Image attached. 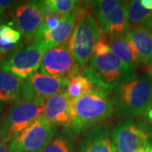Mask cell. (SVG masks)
Masks as SVG:
<instances>
[{"instance_id":"6da1fadb","label":"cell","mask_w":152,"mask_h":152,"mask_svg":"<svg viewBox=\"0 0 152 152\" xmlns=\"http://www.w3.org/2000/svg\"><path fill=\"white\" fill-rule=\"evenodd\" d=\"M83 73L92 84L107 91L115 90L121 84L137 77L136 72L129 70L114 55L107 43V35L102 32Z\"/></svg>"},{"instance_id":"7a4b0ae2","label":"cell","mask_w":152,"mask_h":152,"mask_svg":"<svg viewBox=\"0 0 152 152\" xmlns=\"http://www.w3.org/2000/svg\"><path fill=\"white\" fill-rule=\"evenodd\" d=\"M114 113L113 99L107 90L96 89L86 96L75 100V118L68 129L75 134L99 126L110 118Z\"/></svg>"},{"instance_id":"3957f363","label":"cell","mask_w":152,"mask_h":152,"mask_svg":"<svg viewBox=\"0 0 152 152\" xmlns=\"http://www.w3.org/2000/svg\"><path fill=\"white\" fill-rule=\"evenodd\" d=\"M112 99L118 116H145L152 103V77L142 75L121 84L114 90Z\"/></svg>"},{"instance_id":"277c9868","label":"cell","mask_w":152,"mask_h":152,"mask_svg":"<svg viewBox=\"0 0 152 152\" xmlns=\"http://www.w3.org/2000/svg\"><path fill=\"white\" fill-rule=\"evenodd\" d=\"M101 31L91 9L83 4L77 10V20L69 40V48L76 64L85 69L100 39Z\"/></svg>"},{"instance_id":"5b68a950","label":"cell","mask_w":152,"mask_h":152,"mask_svg":"<svg viewBox=\"0 0 152 152\" xmlns=\"http://www.w3.org/2000/svg\"><path fill=\"white\" fill-rule=\"evenodd\" d=\"M89 5L101 32L107 36H125L129 31L128 2L97 0Z\"/></svg>"},{"instance_id":"8992f818","label":"cell","mask_w":152,"mask_h":152,"mask_svg":"<svg viewBox=\"0 0 152 152\" xmlns=\"http://www.w3.org/2000/svg\"><path fill=\"white\" fill-rule=\"evenodd\" d=\"M46 102H17L0 120V140L10 143L43 113Z\"/></svg>"},{"instance_id":"52a82bcc","label":"cell","mask_w":152,"mask_h":152,"mask_svg":"<svg viewBox=\"0 0 152 152\" xmlns=\"http://www.w3.org/2000/svg\"><path fill=\"white\" fill-rule=\"evenodd\" d=\"M111 140L114 152H134L152 141V130L145 123L122 120L115 125Z\"/></svg>"},{"instance_id":"ba28073f","label":"cell","mask_w":152,"mask_h":152,"mask_svg":"<svg viewBox=\"0 0 152 152\" xmlns=\"http://www.w3.org/2000/svg\"><path fill=\"white\" fill-rule=\"evenodd\" d=\"M58 127L42 114L9 144V152H42L55 135Z\"/></svg>"},{"instance_id":"9c48e42d","label":"cell","mask_w":152,"mask_h":152,"mask_svg":"<svg viewBox=\"0 0 152 152\" xmlns=\"http://www.w3.org/2000/svg\"><path fill=\"white\" fill-rule=\"evenodd\" d=\"M46 50L39 42L20 48L11 53L0 64V69L18 77L21 80H26L37 73L41 67Z\"/></svg>"},{"instance_id":"30bf717a","label":"cell","mask_w":152,"mask_h":152,"mask_svg":"<svg viewBox=\"0 0 152 152\" xmlns=\"http://www.w3.org/2000/svg\"><path fill=\"white\" fill-rule=\"evenodd\" d=\"M69 79L63 76H49L37 72L23 80L18 102H46L48 98L66 92Z\"/></svg>"},{"instance_id":"8fae6325","label":"cell","mask_w":152,"mask_h":152,"mask_svg":"<svg viewBox=\"0 0 152 152\" xmlns=\"http://www.w3.org/2000/svg\"><path fill=\"white\" fill-rule=\"evenodd\" d=\"M40 73L49 76H63L70 78L82 74L76 64L68 43L59 45L44 53L40 67Z\"/></svg>"},{"instance_id":"7c38bea8","label":"cell","mask_w":152,"mask_h":152,"mask_svg":"<svg viewBox=\"0 0 152 152\" xmlns=\"http://www.w3.org/2000/svg\"><path fill=\"white\" fill-rule=\"evenodd\" d=\"M44 14L39 1L26 2L18 5L14 13V23L28 43H33L39 36Z\"/></svg>"},{"instance_id":"4fadbf2b","label":"cell","mask_w":152,"mask_h":152,"mask_svg":"<svg viewBox=\"0 0 152 152\" xmlns=\"http://www.w3.org/2000/svg\"><path fill=\"white\" fill-rule=\"evenodd\" d=\"M42 116L56 127L69 129L75 118V100L67 92L55 95L46 101Z\"/></svg>"},{"instance_id":"5bb4252c","label":"cell","mask_w":152,"mask_h":152,"mask_svg":"<svg viewBox=\"0 0 152 152\" xmlns=\"http://www.w3.org/2000/svg\"><path fill=\"white\" fill-rule=\"evenodd\" d=\"M77 20V10L62 17L58 26L55 30L43 33L36 40L42 45L46 52L50 49L66 43L69 40ZM35 41V42H36Z\"/></svg>"},{"instance_id":"9a60e30c","label":"cell","mask_w":152,"mask_h":152,"mask_svg":"<svg viewBox=\"0 0 152 152\" xmlns=\"http://www.w3.org/2000/svg\"><path fill=\"white\" fill-rule=\"evenodd\" d=\"M125 37L134 49L140 63L148 69L152 64V31L146 28H129Z\"/></svg>"},{"instance_id":"2e32d148","label":"cell","mask_w":152,"mask_h":152,"mask_svg":"<svg viewBox=\"0 0 152 152\" xmlns=\"http://www.w3.org/2000/svg\"><path fill=\"white\" fill-rule=\"evenodd\" d=\"M110 128L99 125L86 133L80 144L79 152H114Z\"/></svg>"},{"instance_id":"e0dca14e","label":"cell","mask_w":152,"mask_h":152,"mask_svg":"<svg viewBox=\"0 0 152 152\" xmlns=\"http://www.w3.org/2000/svg\"><path fill=\"white\" fill-rule=\"evenodd\" d=\"M107 40L114 55L132 72H135L140 64L134 49L131 46L125 36H107Z\"/></svg>"},{"instance_id":"ac0fdd59","label":"cell","mask_w":152,"mask_h":152,"mask_svg":"<svg viewBox=\"0 0 152 152\" xmlns=\"http://www.w3.org/2000/svg\"><path fill=\"white\" fill-rule=\"evenodd\" d=\"M23 80L0 69V102H18Z\"/></svg>"},{"instance_id":"d6986e66","label":"cell","mask_w":152,"mask_h":152,"mask_svg":"<svg viewBox=\"0 0 152 152\" xmlns=\"http://www.w3.org/2000/svg\"><path fill=\"white\" fill-rule=\"evenodd\" d=\"M129 27H143L152 31V10L145 9L140 0L128 2Z\"/></svg>"},{"instance_id":"ffe728a7","label":"cell","mask_w":152,"mask_h":152,"mask_svg":"<svg viewBox=\"0 0 152 152\" xmlns=\"http://www.w3.org/2000/svg\"><path fill=\"white\" fill-rule=\"evenodd\" d=\"M75 134L68 129L57 131L52 140L42 152H74Z\"/></svg>"},{"instance_id":"44dd1931","label":"cell","mask_w":152,"mask_h":152,"mask_svg":"<svg viewBox=\"0 0 152 152\" xmlns=\"http://www.w3.org/2000/svg\"><path fill=\"white\" fill-rule=\"evenodd\" d=\"M21 39V33L15 29L7 26H0V53L4 58L22 48L19 43Z\"/></svg>"},{"instance_id":"7402d4cb","label":"cell","mask_w":152,"mask_h":152,"mask_svg":"<svg viewBox=\"0 0 152 152\" xmlns=\"http://www.w3.org/2000/svg\"><path fill=\"white\" fill-rule=\"evenodd\" d=\"M39 3L44 15L55 13L62 16L78 10L83 4V2L76 0H45L39 1Z\"/></svg>"},{"instance_id":"603a6c76","label":"cell","mask_w":152,"mask_h":152,"mask_svg":"<svg viewBox=\"0 0 152 152\" xmlns=\"http://www.w3.org/2000/svg\"><path fill=\"white\" fill-rule=\"evenodd\" d=\"M93 90V84L89 79L83 74H79L69 78L66 92L71 99L77 100L91 92Z\"/></svg>"},{"instance_id":"cb8c5ba5","label":"cell","mask_w":152,"mask_h":152,"mask_svg":"<svg viewBox=\"0 0 152 152\" xmlns=\"http://www.w3.org/2000/svg\"><path fill=\"white\" fill-rule=\"evenodd\" d=\"M62 17H63L62 15H59L55 14V13H48V14L44 15L43 23H42V26L41 30H40L38 37L40 36H42L46 31L55 30L58 26Z\"/></svg>"},{"instance_id":"d4e9b609","label":"cell","mask_w":152,"mask_h":152,"mask_svg":"<svg viewBox=\"0 0 152 152\" xmlns=\"http://www.w3.org/2000/svg\"><path fill=\"white\" fill-rule=\"evenodd\" d=\"M13 4L14 2L10 0H0V12L4 14L6 10H8Z\"/></svg>"},{"instance_id":"484cf974","label":"cell","mask_w":152,"mask_h":152,"mask_svg":"<svg viewBox=\"0 0 152 152\" xmlns=\"http://www.w3.org/2000/svg\"><path fill=\"white\" fill-rule=\"evenodd\" d=\"M134 152H152V141L145 144L144 146Z\"/></svg>"},{"instance_id":"4316f807","label":"cell","mask_w":152,"mask_h":152,"mask_svg":"<svg viewBox=\"0 0 152 152\" xmlns=\"http://www.w3.org/2000/svg\"><path fill=\"white\" fill-rule=\"evenodd\" d=\"M141 5L149 10H152V0H140Z\"/></svg>"},{"instance_id":"83f0119b","label":"cell","mask_w":152,"mask_h":152,"mask_svg":"<svg viewBox=\"0 0 152 152\" xmlns=\"http://www.w3.org/2000/svg\"><path fill=\"white\" fill-rule=\"evenodd\" d=\"M145 117H146V118L147 120H148V122H149V124L152 126V103L151 105V107H150L149 110H148V112H147Z\"/></svg>"},{"instance_id":"f1b7e54d","label":"cell","mask_w":152,"mask_h":152,"mask_svg":"<svg viewBox=\"0 0 152 152\" xmlns=\"http://www.w3.org/2000/svg\"><path fill=\"white\" fill-rule=\"evenodd\" d=\"M0 152H9L7 145L1 140H0Z\"/></svg>"},{"instance_id":"f546056e","label":"cell","mask_w":152,"mask_h":152,"mask_svg":"<svg viewBox=\"0 0 152 152\" xmlns=\"http://www.w3.org/2000/svg\"><path fill=\"white\" fill-rule=\"evenodd\" d=\"M4 14H0V26L1 25H4V24H2L4 20Z\"/></svg>"},{"instance_id":"4dcf8cb0","label":"cell","mask_w":152,"mask_h":152,"mask_svg":"<svg viewBox=\"0 0 152 152\" xmlns=\"http://www.w3.org/2000/svg\"><path fill=\"white\" fill-rule=\"evenodd\" d=\"M4 60V57L3 55L1 54V53H0V64H2V62H3Z\"/></svg>"},{"instance_id":"1f68e13d","label":"cell","mask_w":152,"mask_h":152,"mask_svg":"<svg viewBox=\"0 0 152 152\" xmlns=\"http://www.w3.org/2000/svg\"><path fill=\"white\" fill-rule=\"evenodd\" d=\"M2 111H3V106H2V104L0 102V113H2Z\"/></svg>"},{"instance_id":"d6a6232c","label":"cell","mask_w":152,"mask_h":152,"mask_svg":"<svg viewBox=\"0 0 152 152\" xmlns=\"http://www.w3.org/2000/svg\"><path fill=\"white\" fill-rule=\"evenodd\" d=\"M149 71H150V73L152 75V64H151V66L150 67V69H149Z\"/></svg>"}]
</instances>
